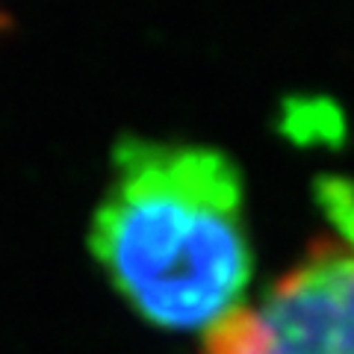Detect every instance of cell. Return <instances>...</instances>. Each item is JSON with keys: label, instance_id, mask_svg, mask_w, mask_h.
Wrapping results in <instances>:
<instances>
[{"label": "cell", "instance_id": "cell-3", "mask_svg": "<svg viewBox=\"0 0 354 354\" xmlns=\"http://www.w3.org/2000/svg\"><path fill=\"white\" fill-rule=\"evenodd\" d=\"M0 24H3V15H0Z\"/></svg>", "mask_w": 354, "mask_h": 354}, {"label": "cell", "instance_id": "cell-1", "mask_svg": "<svg viewBox=\"0 0 354 354\" xmlns=\"http://www.w3.org/2000/svg\"><path fill=\"white\" fill-rule=\"evenodd\" d=\"M88 242L145 322L207 334L245 301L251 283L236 162L204 145L121 139Z\"/></svg>", "mask_w": 354, "mask_h": 354}, {"label": "cell", "instance_id": "cell-2", "mask_svg": "<svg viewBox=\"0 0 354 354\" xmlns=\"http://www.w3.org/2000/svg\"><path fill=\"white\" fill-rule=\"evenodd\" d=\"M325 216L301 260L204 334L198 354H354V183L322 177Z\"/></svg>", "mask_w": 354, "mask_h": 354}]
</instances>
